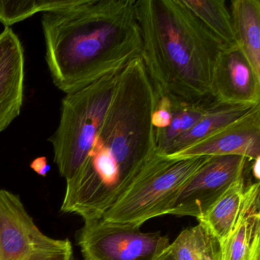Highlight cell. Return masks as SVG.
<instances>
[{
  "instance_id": "cell-12",
  "label": "cell",
  "mask_w": 260,
  "mask_h": 260,
  "mask_svg": "<svg viewBox=\"0 0 260 260\" xmlns=\"http://www.w3.org/2000/svg\"><path fill=\"white\" fill-rule=\"evenodd\" d=\"M222 251L223 260H259V182L246 185L241 218Z\"/></svg>"
},
{
  "instance_id": "cell-8",
  "label": "cell",
  "mask_w": 260,
  "mask_h": 260,
  "mask_svg": "<svg viewBox=\"0 0 260 260\" xmlns=\"http://www.w3.org/2000/svg\"><path fill=\"white\" fill-rule=\"evenodd\" d=\"M247 161V158L237 155L211 156L179 188L164 215L190 216L199 220L236 181L245 176Z\"/></svg>"
},
{
  "instance_id": "cell-16",
  "label": "cell",
  "mask_w": 260,
  "mask_h": 260,
  "mask_svg": "<svg viewBox=\"0 0 260 260\" xmlns=\"http://www.w3.org/2000/svg\"><path fill=\"white\" fill-rule=\"evenodd\" d=\"M255 106L219 103L209 111L194 127L175 140L169 147L165 156H170L181 151L228 127L249 113Z\"/></svg>"
},
{
  "instance_id": "cell-15",
  "label": "cell",
  "mask_w": 260,
  "mask_h": 260,
  "mask_svg": "<svg viewBox=\"0 0 260 260\" xmlns=\"http://www.w3.org/2000/svg\"><path fill=\"white\" fill-rule=\"evenodd\" d=\"M219 103H220L212 95L196 102L170 100L171 121L170 124L166 128L154 130L156 153L165 156L169 147L175 140L194 127Z\"/></svg>"
},
{
  "instance_id": "cell-7",
  "label": "cell",
  "mask_w": 260,
  "mask_h": 260,
  "mask_svg": "<svg viewBox=\"0 0 260 260\" xmlns=\"http://www.w3.org/2000/svg\"><path fill=\"white\" fill-rule=\"evenodd\" d=\"M77 242L84 260H158L171 243L159 232L144 233L101 218L85 222Z\"/></svg>"
},
{
  "instance_id": "cell-11",
  "label": "cell",
  "mask_w": 260,
  "mask_h": 260,
  "mask_svg": "<svg viewBox=\"0 0 260 260\" xmlns=\"http://www.w3.org/2000/svg\"><path fill=\"white\" fill-rule=\"evenodd\" d=\"M25 82V51L10 27L0 33V133L19 116Z\"/></svg>"
},
{
  "instance_id": "cell-21",
  "label": "cell",
  "mask_w": 260,
  "mask_h": 260,
  "mask_svg": "<svg viewBox=\"0 0 260 260\" xmlns=\"http://www.w3.org/2000/svg\"><path fill=\"white\" fill-rule=\"evenodd\" d=\"M252 161H253V162H252V167H251V170H252V175H253L254 178H255V179H256V181H258V180H259L260 179V156Z\"/></svg>"
},
{
  "instance_id": "cell-20",
  "label": "cell",
  "mask_w": 260,
  "mask_h": 260,
  "mask_svg": "<svg viewBox=\"0 0 260 260\" xmlns=\"http://www.w3.org/2000/svg\"><path fill=\"white\" fill-rule=\"evenodd\" d=\"M30 167L41 176H46L51 170V166L48 164V159L45 156L36 158L30 164Z\"/></svg>"
},
{
  "instance_id": "cell-10",
  "label": "cell",
  "mask_w": 260,
  "mask_h": 260,
  "mask_svg": "<svg viewBox=\"0 0 260 260\" xmlns=\"http://www.w3.org/2000/svg\"><path fill=\"white\" fill-rule=\"evenodd\" d=\"M211 94L220 103L260 104V79L237 45L224 47L214 68Z\"/></svg>"
},
{
  "instance_id": "cell-23",
  "label": "cell",
  "mask_w": 260,
  "mask_h": 260,
  "mask_svg": "<svg viewBox=\"0 0 260 260\" xmlns=\"http://www.w3.org/2000/svg\"><path fill=\"white\" fill-rule=\"evenodd\" d=\"M72 260H77V259H76V258H73V259Z\"/></svg>"
},
{
  "instance_id": "cell-2",
  "label": "cell",
  "mask_w": 260,
  "mask_h": 260,
  "mask_svg": "<svg viewBox=\"0 0 260 260\" xmlns=\"http://www.w3.org/2000/svg\"><path fill=\"white\" fill-rule=\"evenodd\" d=\"M54 86L72 93L141 57L136 0H73L42 17Z\"/></svg>"
},
{
  "instance_id": "cell-13",
  "label": "cell",
  "mask_w": 260,
  "mask_h": 260,
  "mask_svg": "<svg viewBox=\"0 0 260 260\" xmlns=\"http://www.w3.org/2000/svg\"><path fill=\"white\" fill-rule=\"evenodd\" d=\"M229 10L237 45L260 79V0H233Z\"/></svg>"
},
{
  "instance_id": "cell-9",
  "label": "cell",
  "mask_w": 260,
  "mask_h": 260,
  "mask_svg": "<svg viewBox=\"0 0 260 260\" xmlns=\"http://www.w3.org/2000/svg\"><path fill=\"white\" fill-rule=\"evenodd\" d=\"M237 155L254 160L260 156V104L243 118L187 148L170 155L176 159Z\"/></svg>"
},
{
  "instance_id": "cell-17",
  "label": "cell",
  "mask_w": 260,
  "mask_h": 260,
  "mask_svg": "<svg viewBox=\"0 0 260 260\" xmlns=\"http://www.w3.org/2000/svg\"><path fill=\"white\" fill-rule=\"evenodd\" d=\"M170 251L176 260H223L220 241L202 223L182 231Z\"/></svg>"
},
{
  "instance_id": "cell-6",
  "label": "cell",
  "mask_w": 260,
  "mask_h": 260,
  "mask_svg": "<svg viewBox=\"0 0 260 260\" xmlns=\"http://www.w3.org/2000/svg\"><path fill=\"white\" fill-rule=\"evenodd\" d=\"M72 243L45 235L19 196L0 190V260H72Z\"/></svg>"
},
{
  "instance_id": "cell-4",
  "label": "cell",
  "mask_w": 260,
  "mask_h": 260,
  "mask_svg": "<svg viewBox=\"0 0 260 260\" xmlns=\"http://www.w3.org/2000/svg\"><path fill=\"white\" fill-rule=\"evenodd\" d=\"M124 67L66 94L62 100L58 127L49 141L54 162L67 182L76 177L86 164Z\"/></svg>"
},
{
  "instance_id": "cell-14",
  "label": "cell",
  "mask_w": 260,
  "mask_h": 260,
  "mask_svg": "<svg viewBox=\"0 0 260 260\" xmlns=\"http://www.w3.org/2000/svg\"><path fill=\"white\" fill-rule=\"evenodd\" d=\"M245 176L236 181L212 207L199 219L217 237L222 249L241 218L245 202Z\"/></svg>"
},
{
  "instance_id": "cell-18",
  "label": "cell",
  "mask_w": 260,
  "mask_h": 260,
  "mask_svg": "<svg viewBox=\"0 0 260 260\" xmlns=\"http://www.w3.org/2000/svg\"><path fill=\"white\" fill-rule=\"evenodd\" d=\"M182 3L224 46L237 45L231 13L224 0H182Z\"/></svg>"
},
{
  "instance_id": "cell-5",
  "label": "cell",
  "mask_w": 260,
  "mask_h": 260,
  "mask_svg": "<svg viewBox=\"0 0 260 260\" xmlns=\"http://www.w3.org/2000/svg\"><path fill=\"white\" fill-rule=\"evenodd\" d=\"M210 157L176 159L156 153L102 220L141 228L147 220L164 215L179 188Z\"/></svg>"
},
{
  "instance_id": "cell-19",
  "label": "cell",
  "mask_w": 260,
  "mask_h": 260,
  "mask_svg": "<svg viewBox=\"0 0 260 260\" xmlns=\"http://www.w3.org/2000/svg\"><path fill=\"white\" fill-rule=\"evenodd\" d=\"M73 0H7L0 1V22L5 28L22 22L38 13L60 10Z\"/></svg>"
},
{
  "instance_id": "cell-1",
  "label": "cell",
  "mask_w": 260,
  "mask_h": 260,
  "mask_svg": "<svg viewBox=\"0 0 260 260\" xmlns=\"http://www.w3.org/2000/svg\"><path fill=\"white\" fill-rule=\"evenodd\" d=\"M156 95L141 57L120 72L110 106L86 164L67 182L60 211L99 220L156 153Z\"/></svg>"
},
{
  "instance_id": "cell-22",
  "label": "cell",
  "mask_w": 260,
  "mask_h": 260,
  "mask_svg": "<svg viewBox=\"0 0 260 260\" xmlns=\"http://www.w3.org/2000/svg\"><path fill=\"white\" fill-rule=\"evenodd\" d=\"M158 260H176L175 259L173 255H172L171 252L170 251V248H169L168 250L160 257Z\"/></svg>"
},
{
  "instance_id": "cell-3",
  "label": "cell",
  "mask_w": 260,
  "mask_h": 260,
  "mask_svg": "<svg viewBox=\"0 0 260 260\" xmlns=\"http://www.w3.org/2000/svg\"><path fill=\"white\" fill-rule=\"evenodd\" d=\"M141 57L156 96L196 102L211 94L223 44L182 0H136Z\"/></svg>"
}]
</instances>
